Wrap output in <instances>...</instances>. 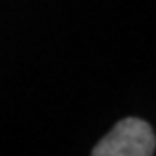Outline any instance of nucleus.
Returning <instances> with one entry per match:
<instances>
[{
  "mask_svg": "<svg viewBox=\"0 0 156 156\" xmlns=\"http://www.w3.org/2000/svg\"><path fill=\"white\" fill-rule=\"evenodd\" d=\"M156 151V137L149 122L122 119L92 149L94 156H151Z\"/></svg>",
  "mask_w": 156,
  "mask_h": 156,
  "instance_id": "f257e3e1",
  "label": "nucleus"
}]
</instances>
